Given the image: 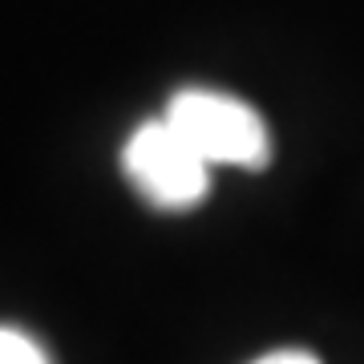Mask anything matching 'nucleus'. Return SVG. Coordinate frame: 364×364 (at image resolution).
I'll return each instance as SVG.
<instances>
[{"label": "nucleus", "mask_w": 364, "mask_h": 364, "mask_svg": "<svg viewBox=\"0 0 364 364\" xmlns=\"http://www.w3.org/2000/svg\"><path fill=\"white\" fill-rule=\"evenodd\" d=\"M255 364H320L312 356V352H299V348H284V352H267V356H259Z\"/></svg>", "instance_id": "4"}, {"label": "nucleus", "mask_w": 364, "mask_h": 364, "mask_svg": "<svg viewBox=\"0 0 364 364\" xmlns=\"http://www.w3.org/2000/svg\"><path fill=\"white\" fill-rule=\"evenodd\" d=\"M174 130L207 158L210 166L263 170L272 158V134L259 109H251L243 97L207 85H186L166 102L162 114Z\"/></svg>", "instance_id": "1"}, {"label": "nucleus", "mask_w": 364, "mask_h": 364, "mask_svg": "<svg viewBox=\"0 0 364 364\" xmlns=\"http://www.w3.org/2000/svg\"><path fill=\"white\" fill-rule=\"evenodd\" d=\"M0 364H53V360L28 332L0 324Z\"/></svg>", "instance_id": "3"}, {"label": "nucleus", "mask_w": 364, "mask_h": 364, "mask_svg": "<svg viewBox=\"0 0 364 364\" xmlns=\"http://www.w3.org/2000/svg\"><path fill=\"white\" fill-rule=\"evenodd\" d=\"M122 170L158 210H191L210 191V162L166 117H150L122 146Z\"/></svg>", "instance_id": "2"}]
</instances>
